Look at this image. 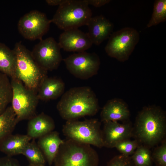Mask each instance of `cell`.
<instances>
[{
	"label": "cell",
	"instance_id": "1f68e13d",
	"mask_svg": "<svg viewBox=\"0 0 166 166\" xmlns=\"http://www.w3.org/2000/svg\"><path fill=\"white\" fill-rule=\"evenodd\" d=\"M27 166H34V165H32L29 164Z\"/></svg>",
	"mask_w": 166,
	"mask_h": 166
},
{
	"label": "cell",
	"instance_id": "8992f818",
	"mask_svg": "<svg viewBox=\"0 0 166 166\" xmlns=\"http://www.w3.org/2000/svg\"><path fill=\"white\" fill-rule=\"evenodd\" d=\"M101 122L97 119L66 121L62 132L67 139L97 148L104 147Z\"/></svg>",
	"mask_w": 166,
	"mask_h": 166
},
{
	"label": "cell",
	"instance_id": "5b68a950",
	"mask_svg": "<svg viewBox=\"0 0 166 166\" xmlns=\"http://www.w3.org/2000/svg\"><path fill=\"white\" fill-rule=\"evenodd\" d=\"M92 17V11L85 0H67L59 6L51 20L64 31L86 26Z\"/></svg>",
	"mask_w": 166,
	"mask_h": 166
},
{
	"label": "cell",
	"instance_id": "e0dca14e",
	"mask_svg": "<svg viewBox=\"0 0 166 166\" xmlns=\"http://www.w3.org/2000/svg\"><path fill=\"white\" fill-rule=\"evenodd\" d=\"M65 85L61 79L54 77L44 78L37 91L39 100L48 101L57 99L64 93Z\"/></svg>",
	"mask_w": 166,
	"mask_h": 166
},
{
	"label": "cell",
	"instance_id": "83f0119b",
	"mask_svg": "<svg viewBox=\"0 0 166 166\" xmlns=\"http://www.w3.org/2000/svg\"><path fill=\"white\" fill-rule=\"evenodd\" d=\"M106 166H134L131 157L122 154L117 155L108 162Z\"/></svg>",
	"mask_w": 166,
	"mask_h": 166
},
{
	"label": "cell",
	"instance_id": "7a4b0ae2",
	"mask_svg": "<svg viewBox=\"0 0 166 166\" xmlns=\"http://www.w3.org/2000/svg\"><path fill=\"white\" fill-rule=\"evenodd\" d=\"M99 108L95 93L88 86L70 88L63 94L57 105L60 115L66 121L94 116Z\"/></svg>",
	"mask_w": 166,
	"mask_h": 166
},
{
	"label": "cell",
	"instance_id": "f1b7e54d",
	"mask_svg": "<svg viewBox=\"0 0 166 166\" xmlns=\"http://www.w3.org/2000/svg\"><path fill=\"white\" fill-rule=\"evenodd\" d=\"M0 166H20L16 160L11 156L0 158Z\"/></svg>",
	"mask_w": 166,
	"mask_h": 166
},
{
	"label": "cell",
	"instance_id": "4fadbf2b",
	"mask_svg": "<svg viewBox=\"0 0 166 166\" xmlns=\"http://www.w3.org/2000/svg\"><path fill=\"white\" fill-rule=\"evenodd\" d=\"M58 43L65 51L78 52L85 51L93 45L87 33L78 28L64 30L59 36Z\"/></svg>",
	"mask_w": 166,
	"mask_h": 166
},
{
	"label": "cell",
	"instance_id": "d6a6232c",
	"mask_svg": "<svg viewBox=\"0 0 166 166\" xmlns=\"http://www.w3.org/2000/svg\"></svg>",
	"mask_w": 166,
	"mask_h": 166
},
{
	"label": "cell",
	"instance_id": "603a6c76",
	"mask_svg": "<svg viewBox=\"0 0 166 166\" xmlns=\"http://www.w3.org/2000/svg\"><path fill=\"white\" fill-rule=\"evenodd\" d=\"M12 90L8 77L0 73V115L7 108L11 102Z\"/></svg>",
	"mask_w": 166,
	"mask_h": 166
},
{
	"label": "cell",
	"instance_id": "7c38bea8",
	"mask_svg": "<svg viewBox=\"0 0 166 166\" xmlns=\"http://www.w3.org/2000/svg\"><path fill=\"white\" fill-rule=\"evenodd\" d=\"M104 123L102 130L104 147L115 148L118 142L132 137L133 127L128 121L123 124L117 121H108Z\"/></svg>",
	"mask_w": 166,
	"mask_h": 166
},
{
	"label": "cell",
	"instance_id": "ba28073f",
	"mask_svg": "<svg viewBox=\"0 0 166 166\" xmlns=\"http://www.w3.org/2000/svg\"><path fill=\"white\" fill-rule=\"evenodd\" d=\"M105 47L108 55L121 62L127 60L140 39L138 31L126 27L112 33Z\"/></svg>",
	"mask_w": 166,
	"mask_h": 166
},
{
	"label": "cell",
	"instance_id": "6da1fadb",
	"mask_svg": "<svg viewBox=\"0 0 166 166\" xmlns=\"http://www.w3.org/2000/svg\"><path fill=\"white\" fill-rule=\"evenodd\" d=\"M166 116L160 107H145L138 113L133 128L132 137L149 148L165 139Z\"/></svg>",
	"mask_w": 166,
	"mask_h": 166
},
{
	"label": "cell",
	"instance_id": "ac0fdd59",
	"mask_svg": "<svg viewBox=\"0 0 166 166\" xmlns=\"http://www.w3.org/2000/svg\"><path fill=\"white\" fill-rule=\"evenodd\" d=\"M64 141L56 131H52L39 138L37 144L50 166L53 162L59 147Z\"/></svg>",
	"mask_w": 166,
	"mask_h": 166
},
{
	"label": "cell",
	"instance_id": "d6986e66",
	"mask_svg": "<svg viewBox=\"0 0 166 166\" xmlns=\"http://www.w3.org/2000/svg\"><path fill=\"white\" fill-rule=\"evenodd\" d=\"M32 139L27 135H11L0 142V150L7 156L22 154V152Z\"/></svg>",
	"mask_w": 166,
	"mask_h": 166
},
{
	"label": "cell",
	"instance_id": "f546056e",
	"mask_svg": "<svg viewBox=\"0 0 166 166\" xmlns=\"http://www.w3.org/2000/svg\"><path fill=\"white\" fill-rule=\"evenodd\" d=\"M87 4L96 7H100L109 3L110 0H85Z\"/></svg>",
	"mask_w": 166,
	"mask_h": 166
},
{
	"label": "cell",
	"instance_id": "4316f807",
	"mask_svg": "<svg viewBox=\"0 0 166 166\" xmlns=\"http://www.w3.org/2000/svg\"><path fill=\"white\" fill-rule=\"evenodd\" d=\"M152 160L156 166H166V141L164 140L161 144L156 147L152 154Z\"/></svg>",
	"mask_w": 166,
	"mask_h": 166
},
{
	"label": "cell",
	"instance_id": "2e32d148",
	"mask_svg": "<svg viewBox=\"0 0 166 166\" xmlns=\"http://www.w3.org/2000/svg\"><path fill=\"white\" fill-rule=\"evenodd\" d=\"M29 120L27 135L31 139L39 138L53 131L55 128L52 118L43 113L35 115Z\"/></svg>",
	"mask_w": 166,
	"mask_h": 166
},
{
	"label": "cell",
	"instance_id": "ffe728a7",
	"mask_svg": "<svg viewBox=\"0 0 166 166\" xmlns=\"http://www.w3.org/2000/svg\"><path fill=\"white\" fill-rule=\"evenodd\" d=\"M16 65V57L14 50L0 42V73L11 79L17 78L15 75Z\"/></svg>",
	"mask_w": 166,
	"mask_h": 166
},
{
	"label": "cell",
	"instance_id": "d4e9b609",
	"mask_svg": "<svg viewBox=\"0 0 166 166\" xmlns=\"http://www.w3.org/2000/svg\"><path fill=\"white\" fill-rule=\"evenodd\" d=\"M166 20V0H156L154 2L151 18L147 25V28L156 26Z\"/></svg>",
	"mask_w": 166,
	"mask_h": 166
},
{
	"label": "cell",
	"instance_id": "484cf974",
	"mask_svg": "<svg viewBox=\"0 0 166 166\" xmlns=\"http://www.w3.org/2000/svg\"><path fill=\"white\" fill-rule=\"evenodd\" d=\"M140 145L136 140H131L127 139L117 143L115 148L121 153L127 156L132 155L138 147Z\"/></svg>",
	"mask_w": 166,
	"mask_h": 166
},
{
	"label": "cell",
	"instance_id": "8fae6325",
	"mask_svg": "<svg viewBox=\"0 0 166 166\" xmlns=\"http://www.w3.org/2000/svg\"><path fill=\"white\" fill-rule=\"evenodd\" d=\"M51 22L46 15L36 10L31 11L19 19L18 25L19 33L25 38L42 40L48 31Z\"/></svg>",
	"mask_w": 166,
	"mask_h": 166
},
{
	"label": "cell",
	"instance_id": "9c48e42d",
	"mask_svg": "<svg viewBox=\"0 0 166 166\" xmlns=\"http://www.w3.org/2000/svg\"><path fill=\"white\" fill-rule=\"evenodd\" d=\"M63 60L69 71L75 77L82 79H88L96 75L101 63L96 53L85 51L71 54Z\"/></svg>",
	"mask_w": 166,
	"mask_h": 166
},
{
	"label": "cell",
	"instance_id": "4dcf8cb0",
	"mask_svg": "<svg viewBox=\"0 0 166 166\" xmlns=\"http://www.w3.org/2000/svg\"><path fill=\"white\" fill-rule=\"evenodd\" d=\"M66 1L67 0H46V2L49 5L59 6L65 3Z\"/></svg>",
	"mask_w": 166,
	"mask_h": 166
},
{
	"label": "cell",
	"instance_id": "cb8c5ba5",
	"mask_svg": "<svg viewBox=\"0 0 166 166\" xmlns=\"http://www.w3.org/2000/svg\"><path fill=\"white\" fill-rule=\"evenodd\" d=\"M134 166H151L152 160L149 148L140 145L131 157Z\"/></svg>",
	"mask_w": 166,
	"mask_h": 166
},
{
	"label": "cell",
	"instance_id": "44dd1931",
	"mask_svg": "<svg viewBox=\"0 0 166 166\" xmlns=\"http://www.w3.org/2000/svg\"><path fill=\"white\" fill-rule=\"evenodd\" d=\"M18 122L12 107H8L4 112L0 115V142L12 134Z\"/></svg>",
	"mask_w": 166,
	"mask_h": 166
},
{
	"label": "cell",
	"instance_id": "3957f363",
	"mask_svg": "<svg viewBox=\"0 0 166 166\" xmlns=\"http://www.w3.org/2000/svg\"><path fill=\"white\" fill-rule=\"evenodd\" d=\"M99 156L91 145L67 139L60 146L54 166H98Z\"/></svg>",
	"mask_w": 166,
	"mask_h": 166
},
{
	"label": "cell",
	"instance_id": "9a60e30c",
	"mask_svg": "<svg viewBox=\"0 0 166 166\" xmlns=\"http://www.w3.org/2000/svg\"><path fill=\"white\" fill-rule=\"evenodd\" d=\"M130 116L128 106L122 100L115 98L106 103L101 111L100 116L103 122L108 121H128Z\"/></svg>",
	"mask_w": 166,
	"mask_h": 166
},
{
	"label": "cell",
	"instance_id": "5bb4252c",
	"mask_svg": "<svg viewBox=\"0 0 166 166\" xmlns=\"http://www.w3.org/2000/svg\"><path fill=\"white\" fill-rule=\"evenodd\" d=\"M86 26L87 34L93 44L97 45L109 38L114 27L113 23L102 15L92 17Z\"/></svg>",
	"mask_w": 166,
	"mask_h": 166
},
{
	"label": "cell",
	"instance_id": "7402d4cb",
	"mask_svg": "<svg viewBox=\"0 0 166 166\" xmlns=\"http://www.w3.org/2000/svg\"><path fill=\"white\" fill-rule=\"evenodd\" d=\"M22 154L25 156L30 164L45 166V159L42 150L34 140L29 142L23 149Z\"/></svg>",
	"mask_w": 166,
	"mask_h": 166
},
{
	"label": "cell",
	"instance_id": "30bf717a",
	"mask_svg": "<svg viewBox=\"0 0 166 166\" xmlns=\"http://www.w3.org/2000/svg\"><path fill=\"white\" fill-rule=\"evenodd\" d=\"M61 48L52 37L40 40L31 52L37 65L48 71L57 69L62 60Z\"/></svg>",
	"mask_w": 166,
	"mask_h": 166
},
{
	"label": "cell",
	"instance_id": "52a82bcc",
	"mask_svg": "<svg viewBox=\"0 0 166 166\" xmlns=\"http://www.w3.org/2000/svg\"><path fill=\"white\" fill-rule=\"evenodd\" d=\"M12 107L17 120L29 119L36 115L39 99L37 93L26 87L17 78L11 79Z\"/></svg>",
	"mask_w": 166,
	"mask_h": 166
},
{
	"label": "cell",
	"instance_id": "277c9868",
	"mask_svg": "<svg viewBox=\"0 0 166 166\" xmlns=\"http://www.w3.org/2000/svg\"><path fill=\"white\" fill-rule=\"evenodd\" d=\"M16 57L15 75L27 88L37 93L40 84L47 77V71L40 67L33 58L31 52L20 42L13 49Z\"/></svg>",
	"mask_w": 166,
	"mask_h": 166
}]
</instances>
